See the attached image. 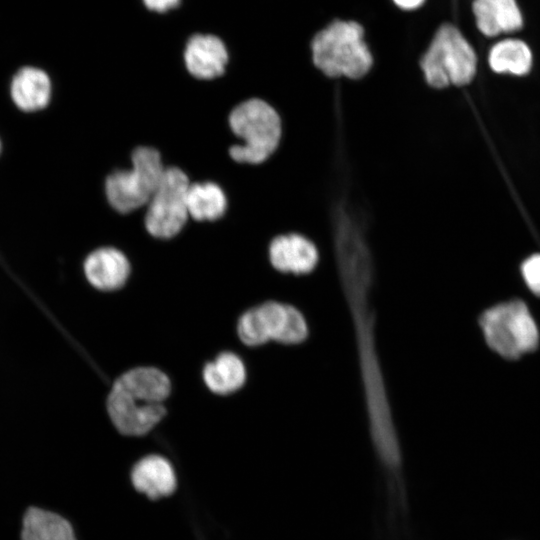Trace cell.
<instances>
[{
  "mask_svg": "<svg viewBox=\"0 0 540 540\" xmlns=\"http://www.w3.org/2000/svg\"><path fill=\"white\" fill-rule=\"evenodd\" d=\"M480 325L490 348L505 358H518L538 345L537 326L522 301L499 304L485 311Z\"/></svg>",
  "mask_w": 540,
  "mask_h": 540,
  "instance_id": "52a82bcc",
  "label": "cell"
},
{
  "mask_svg": "<svg viewBox=\"0 0 540 540\" xmlns=\"http://www.w3.org/2000/svg\"><path fill=\"white\" fill-rule=\"evenodd\" d=\"M88 282L98 290L114 291L121 288L130 274L126 256L116 248L103 247L91 252L84 262Z\"/></svg>",
  "mask_w": 540,
  "mask_h": 540,
  "instance_id": "7c38bea8",
  "label": "cell"
},
{
  "mask_svg": "<svg viewBox=\"0 0 540 540\" xmlns=\"http://www.w3.org/2000/svg\"><path fill=\"white\" fill-rule=\"evenodd\" d=\"M1 149H2V145H1V141H0V153H1Z\"/></svg>",
  "mask_w": 540,
  "mask_h": 540,
  "instance_id": "603a6c76",
  "label": "cell"
},
{
  "mask_svg": "<svg viewBox=\"0 0 540 540\" xmlns=\"http://www.w3.org/2000/svg\"><path fill=\"white\" fill-rule=\"evenodd\" d=\"M189 215L198 221H213L226 211L227 199L223 190L215 183L190 184L187 192Z\"/></svg>",
  "mask_w": 540,
  "mask_h": 540,
  "instance_id": "ac0fdd59",
  "label": "cell"
},
{
  "mask_svg": "<svg viewBox=\"0 0 540 540\" xmlns=\"http://www.w3.org/2000/svg\"><path fill=\"white\" fill-rule=\"evenodd\" d=\"M134 488L150 499L171 495L177 485L171 463L162 456L149 455L139 460L132 469Z\"/></svg>",
  "mask_w": 540,
  "mask_h": 540,
  "instance_id": "5bb4252c",
  "label": "cell"
},
{
  "mask_svg": "<svg viewBox=\"0 0 540 540\" xmlns=\"http://www.w3.org/2000/svg\"><path fill=\"white\" fill-rule=\"evenodd\" d=\"M425 0H393V2L403 10H415L419 8Z\"/></svg>",
  "mask_w": 540,
  "mask_h": 540,
  "instance_id": "7402d4cb",
  "label": "cell"
},
{
  "mask_svg": "<svg viewBox=\"0 0 540 540\" xmlns=\"http://www.w3.org/2000/svg\"><path fill=\"white\" fill-rule=\"evenodd\" d=\"M52 85L48 74L37 67L26 66L17 71L10 84L15 106L26 113L44 109L51 98Z\"/></svg>",
  "mask_w": 540,
  "mask_h": 540,
  "instance_id": "4fadbf2b",
  "label": "cell"
},
{
  "mask_svg": "<svg viewBox=\"0 0 540 540\" xmlns=\"http://www.w3.org/2000/svg\"><path fill=\"white\" fill-rule=\"evenodd\" d=\"M237 333L247 346H259L270 340L293 345L308 335L307 322L295 307L267 301L248 309L239 318Z\"/></svg>",
  "mask_w": 540,
  "mask_h": 540,
  "instance_id": "ba28073f",
  "label": "cell"
},
{
  "mask_svg": "<svg viewBox=\"0 0 540 540\" xmlns=\"http://www.w3.org/2000/svg\"><path fill=\"white\" fill-rule=\"evenodd\" d=\"M21 540H76L67 519L38 507L26 510L22 520Z\"/></svg>",
  "mask_w": 540,
  "mask_h": 540,
  "instance_id": "e0dca14e",
  "label": "cell"
},
{
  "mask_svg": "<svg viewBox=\"0 0 540 540\" xmlns=\"http://www.w3.org/2000/svg\"><path fill=\"white\" fill-rule=\"evenodd\" d=\"M268 257L277 271L302 275L316 268L319 250L308 236L299 232H288L272 238L268 247Z\"/></svg>",
  "mask_w": 540,
  "mask_h": 540,
  "instance_id": "8fae6325",
  "label": "cell"
},
{
  "mask_svg": "<svg viewBox=\"0 0 540 540\" xmlns=\"http://www.w3.org/2000/svg\"><path fill=\"white\" fill-rule=\"evenodd\" d=\"M203 380L215 394L227 395L240 389L246 380V368L242 359L231 352L219 354L203 369Z\"/></svg>",
  "mask_w": 540,
  "mask_h": 540,
  "instance_id": "2e32d148",
  "label": "cell"
},
{
  "mask_svg": "<svg viewBox=\"0 0 540 540\" xmlns=\"http://www.w3.org/2000/svg\"><path fill=\"white\" fill-rule=\"evenodd\" d=\"M182 1L183 0H141L142 5L147 11L158 15L169 14L177 10L181 6Z\"/></svg>",
  "mask_w": 540,
  "mask_h": 540,
  "instance_id": "44dd1931",
  "label": "cell"
},
{
  "mask_svg": "<svg viewBox=\"0 0 540 540\" xmlns=\"http://www.w3.org/2000/svg\"><path fill=\"white\" fill-rule=\"evenodd\" d=\"M522 275L529 289L540 296V254L531 256L523 263Z\"/></svg>",
  "mask_w": 540,
  "mask_h": 540,
  "instance_id": "ffe728a7",
  "label": "cell"
},
{
  "mask_svg": "<svg viewBox=\"0 0 540 540\" xmlns=\"http://www.w3.org/2000/svg\"><path fill=\"white\" fill-rule=\"evenodd\" d=\"M310 50L313 66L329 80L360 81L374 66L364 29L355 21H333L314 35Z\"/></svg>",
  "mask_w": 540,
  "mask_h": 540,
  "instance_id": "3957f363",
  "label": "cell"
},
{
  "mask_svg": "<svg viewBox=\"0 0 540 540\" xmlns=\"http://www.w3.org/2000/svg\"><path fill=\"white\" fill-rule=\"evenodd\" d=\"M131 160V169L116 170L105 182L107 199L120 213H128L148 204L166 169L159 152L152 147H137Z\"/></svg>",
  "mask_w": 540,
  "mask_h": 540,
  "instance_id": "8992f818",
  "label": "cell"
},
{
  "mask_svg": "<svg viewBox=\"0 0 540 540\" xmlns=\"http://www.w3.org/2000/svg\"><path fill=\"white\" fill-rule=\"evenodd\" d=\"M476 64L472 46L457 27L449 23L438 28L419 61L424 81L433 89L470 83Z\"/></svg>",
  "mask_w": 540,
  "mask_h": 540,
  "instance_id": "5b68a950",
  "label": "cell"
},
{
  "mask_svg": "<svg viewBox=\"0 0 540 540\" xmlns=\"http://www.w3.org/2000/svg\"><path fill=\"white\" fill-rule=\"evenodd\" d=\"M473 12L479 30L488 37L514 32L523 26L515 0H475Z\"/></svg>",
  "mask_w": 540,
  "mask_h": 540,
  "instance_id": "9a60e30c",
  "label": "cell"
},
{
  "mask_svg": "<svg viewBox=\"0 0 540 540\" xmlns=\"http://www.w3.org/2000/svg\"><path fill=\"white\" fill-rule=\"evenodd\" d=\"M337 270L353 323L369 430L385 434L395 424L378 355L370 300L374 264L356 261L342 264Z\"/></svg>",
  "mask_w": 540,
  "mask_h": 540,
  "instance_id": "6da1fadb",
  "label": "cell"
},
{
  "mask_svg": "<svg viewBox=\"0 0 540 540\" xmlns=\"http://www.w3.org/2000/svg\"><path fill=\"white\" fill-rule=\"evenodd\" d=\"M189 186V179L182 170L176 167L165 169L145 215V227L152 236L168 239L181 231L189 215Z\"/></svg>",
  "mask_w": 540,
  "mask_h": 540,
  "instance_id": "9c48e42d",
  "label": "cell"
},
{
  "mask_svg": "<svg viewBox=\"0 0 540 540\" xmlns=\"http://www.w3.org/2000/svg\"><path fill=\"white\" fill-rule=\"evenodd\" d=\"M232 132L242 140L230 147V157L243 164L267 162L278 150L283 137L279 112L260 98H250L233 108L229 115Z\"/></svg>",
  "mask_w": 540,
  "mask_h": 540,
  "instance_id": "277c9868",
  "label": "cell"
},
{
  "mask_svg": "<svg viewBox=\"0 0 540 540\" xmlns=\"http://www.w3.org/2000/svg\"><path fill=\"white\" fill-rule=\"evenodd\" d=\"M182 59L191 76L211 80L225 73L230 54L228 45L218 35L194 33L185 42Z\"/></svg>",
  "mask_w": 540,
  "mask_h": 540,
  "instance_id": "30bf717a",
  "label": "cell"
},
{
  "mask_svg": "<svg viewBox=\"0 0 540 540\" xmlns=\"http://www.w3.org/2000/svg\"><path fill=\"white\" fill-rule=\"evenodd\" d=\"M170 391V379L155 367L124 372L114 381L107 399L113 425L127 436L148 433L164 418V401Z\"/></svg>",
  "mask_w": 540,
  "mask_h": 540,
  "instance_id": "7a4b0ae2",
  "label": "cell"
},
{
  "mask_svg": "<svg viewBox=\"0 0 540 540\" xmlns=\"http://www.w3.org/2000/svg\"><path fill=\"white\" fill-rule=\"evenodd\" d=\"M489 64L491 69L498 73L525 75L531 68L532 54L523 41L506 39L492 47Z\"/></svg>",
  "mask_w": 540,
  "mask_h": 540,
  "instance_id": "d6986e66",
  "label": "cell"
}]
</instances>
